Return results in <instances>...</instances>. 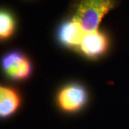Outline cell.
I'll return each instance as SVG.
<instances>
[{
    "label": "cell",
    "instance_id": "obj_5",
    "mask_svg": "<svg viewBox=\"0 0 129 129\" xmlns=\"http://www.w3.org/2000/svg\"><path fill=\"white\" fill-rule=\"evenodd\" d=\"M85 33L81 25L73 19L62 24L58 31V38L64 45L80 46Z\"/></svg>",
    "mask_w": 129,
    "mask_h": 129
},
{
    "label": "cell",
    "instance_id": "obj_7",
    "mask_svg": "<svg viewBox=\"0 0 129 129\" xmlns=\"http://www.w3.org/2000/svg\"><path fill=\"white\" fill-rule=\"evenodd\" d=\"M15 27L13 17L5 11H0V40L11 37Z\"/></svg>",
    "mask_w": 129,
    "mask_h": 129
},
{
    "label": "cell",
    "instance_id": "obj_4",
    "mask_svg": "<svg viewBox=\"0 0 129 129\" xmlns=\"http://www.w3.org/2000/svg\"><path fill=\"white\" fill-rule=\"evenodd\" d=\"M106 36L98 31L86 32L80 44V50L88 57H95L104 53L108 47Z\"/></svg>",
    "mask_w": 129,
    "mask_h": 129
},
{
    "label": "cell",
    "instance_id": "obj_6",
    "mask_svg": "<svg viewBox=\"0 0 129 129\" xmlns=\"http://www.w3.org/2000/svg\"><path fill=\"white\" fill-rule=\"evenodd\" d=\"M20 105V98L12 88L0 86V118L14 114Z\"/></svg>",
    "mask_w": 129,
    "mask_h": 129
},
{
    "label": "cell",
    "instance_id": "obj_1",
    "mask_svg": "<svg viewBox=\"0 0 129 129\" xmlns=\"http://www.w3.org/2000/svg\"><path fill=\"white\" fill-rule=\"evenodd\" d=\"M115 5V0H80L73 19L85 32L95 31L102 19Z\"/></svg>",
    "mask_w": 129,
    "mask_h": 129
},
{
    "label": "cell",
    "instance_id": "obj_2",
    "mask_svg": "<svg viewBox=\"0 0 129 129\" xmlns=\"http://www.w3.org/2000/svg\"><path fill=\"white\" fill-rule=\"evenodd\" d=\"M2 65L10 78L21 80L27 79L32 73V64L27 57L18 51L11 52L3 57Z\"/></svg>",
    "mask_w": 129,
    "mask_h": 129
},
{
    "label": "cell",
    "instance_id": "obj_3",
    "mask_svg": "<svg viewBox=\"0 0 129 129\" xmlns=\"http://www.w3.org/2000/svg\"><path fill=\"white\" fill-rule=\"evenodd\" d=\"M86 101V91L78 85L65 86L60 90L57 97L58 106L66 113H75L80 111Z\"/></svg>",
    "mask_w": 129,
    "mask_h": 129
}]
</instances>
